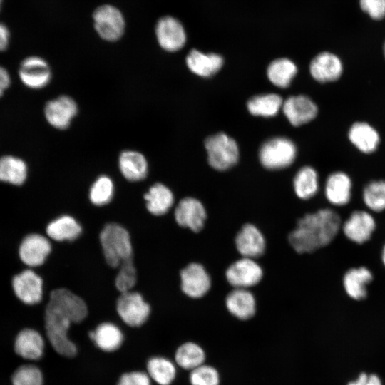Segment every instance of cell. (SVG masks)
Masks as SVG:
<instances>
[{
  "label": "cell",
  "mask_w": 385,
  "mask_h": 385,
  "mask_svg": "<svg viewBox=\"0 0 385 385\" xmlns=\"http://www.w3.org/2000/svg\"><path fill=\"white\" fill-rule=\"evenodd\" d=\"M360 5L374 19L385 16V0H360Z\"/></svg>",
  "instance_id": "42"
},
{
  "label": "cell",
  "mask_w": 385,
  "mask_h": 385,
  "mask_svg": "<svg viewBox=\"0 0 385 385\" xmlns=\"http://www.w3.org/2000/svg\"><path fill=\"white\" fill-rule=\"evenodd\" d=\"M11 84V76L8 71L0 66V97L3 96L5 91L8 89Z\"/></svg>",
  "instance_id": "44"
},
{
  "label": "cell",
  "mask_w": 385,
  "mask_h": 385,
  "mask_svg": "<svg viewBox=\"0 0 385 385\" xmlns=\"http://www.w3.org/2000/svg\"><path fill=\"white\" fill-rule=\"evenodd\" d=\"M113 191L114 186L112 180L106 175H101L90 188V200L95 205H104L111 200Z\"/></svg>",
  "instance_id": "37"
},
{
  "label": "cell",
  "mask_w": 385,
  "mask_h": 385,
  "mask_svg": "<svg viewBox=\"0 0 385 385\" xmlns=\"http://www.w3.org/2000/svg\"><path fill=\"white\" fill-rule=\"evenodd\" d=\"M384 52H385V47H384Z\"/></svg>",
  "instance_id": "48"
},
{
  "label": "cell",
  "mask_w": 385,
  "mask_h": 385,
  "mask_svg": "<svg viewBox=\"0 0 385 385\" xmlns=\"http://www.w3.org/2000/svg\"><path fill=\"white\" fill-rule=\"evenodd\" d=\"M1 3H2V0H0V8H1Z\"/></svg>",
  "instance_id": "47"
},
{
  "label": "cell",
  "mask_w": 385,
  "mask_h": 385,
  "mask_svg": "<svg viewBox=\"0 0 385 385\" xmlns=\"http://www.w3.org/2000/svg\"><path fill=\"white\" fill-rule=\"evenodd\" d=\"M137 282V272L132 258L123 262L115 279V285L120 293L130 292Z\"/></svg>",
  "instance_id": "38"
},
{
  "label": "cell",
  "mask_w": 385,
  "mask_h": 385,
  "mask_svg": "<svg viewBox=\"0 0 385 385\" xmlns=\"http://www.w3.org/2000/svg\"><path fill=\"white\" fill-rule=\"evenodd\" d=\"M82 232L80 224L71 216L63 215L46 227L48 236L56 241L74 240Z\"/></svg>",
  "instance_id": "30"
},
{
  "label": "cell",
  "mask_w": 385,
  "mask_h": 385,
  "mask_svg": "<svg viewBox=\"0 0 385 385\" xmlns=\"http://www.w3.org/2000/svg\"><path fill=\"white\" fill-rule=\"evenodd\" d=\"M77 113L76 102L66 95L50 100L44 107V115L47 122L58 130L68 128Z\"/></svg>",
  "instance_id": "11"
},
{
  "label": "cell",
  "mask_w": 385,
  "mask_h": 385,
  "mask_svg": "<svg viewBox=\"0 0 385 385\" xmlns=\"http://www.w3.org/2000/svg\"><path fill=\"white\" fill-rule=\"evenodd\" d=\"M376 227V220L371 212L357 210L342 224L341 230L349 241L362 245L371 239Z\"/></svg>",
  "instance_id": "8"
},
{
  "label": "cell",
  "mask_w": 385,
  "mask_h": 385,
  "mask_svg": "<svg viewBox=\"0 0 385 385\" xmlns=\"http://www.w3.org/2000/svg\"><path fill=\"white\" fill-rule=\"evenodd\" d=\"M155 35L160 46L169 52L181 49L185 44L187 38L181 22L170 16H163L158 21Z\"/></svg>",
  "instance_id": "10"
},
{
  "label": "cell",
  "mask_w": 385,
  "mask_h": 385,
  "mask_svg": "<svg viewBox=\"0 0 385 385\" xmlns=\"http://www.w3.org/2000/svg\"><path fill=\"white\" fill-rule=\"evenodd\" d=\"M27 173L26 163L22 159L9 155L0 158V181L21 185L25 182Z\"/></svg>",
  "instance_id": "29"
},
{
  "label": "cell",
  "mask_w": 385,
  "mask_h": 385,
  "mask_svg": "<svg viewBox=\"0 0 385 385\" xmlns=\"http://www.w3.org/2000/svg\"><path fill=\"white\" fill-rule=\"evenodd\" d=\"M297 72L295 63L290 59L281 58L274 60L269 65L267 75L274 86L284 88L288 87Z\"/></svg>",
  "instance_id": "33"
},
{
  "label": "cell",
  "mask_w": 385,
  "mask_h": 385,
  "mask_svg": "<svg viewBox=\"0 0 385 385\" xmlns=\"http://www.w3.org/2000/svg\"><path fill=\"white\" fill-rule=\"evenodd\" d=\"M381 258V262L384 266L385 267V244L382 247Z\"/></svg>",
  "instance_id": "46"
},
{
  "label": "cell",
  "mask_w": 385,
  "mask_h": 385,
  "mask_svg": "<svg viewBox=\"0 0 385 385\" xmlns=\"http://www.w3.org/2000/svg\"><path fill=\"white\" fill-rule=\"evenodd\" d=\"M347 385H381L380 379L375 374L361 373L357 379Z\"/></svg>",
  "instance_id": "43"
},
{
  "label": "cell",
  "mask_w": 385,
  "mask_h": 385,
  "mask_svg": "<svg viewBox=\"0 0 385 385\" xmlns=\"http://www.w3.org/2000/svg\"><path fill=\"white\" fill-rule=\"evenodd\" d=\"M339 215L332 209L323 208L307 213L298 220L288 240L298 253H310L331 243L342 227Z\"/></svg>",
  "instance_id": "2"
},
{
  "label": "cell",
  "mask_w": 385,
  "mask_h": 385,
  "mask_svg": "<svg viewBox=\"0 0 385 385\" xmlns=\"http://www.w3.org/2000/svg\"><path fill=\"white\" fill-rule=\"evenodd\" d=\"M352 182L344 172L330 174L325 183L324 195L327 201L337 207L345 206L351 199Z\"/></svg>",
  "instance_id": "19"
},
{
  "label": "cell",
  "mask_w": 385,
  "mask_h": 385,
  "mask_svg": "<svg viewBox=\"0 0 385 385\" xmlns=\"http://www.w3.org/2000/svg\"><path fill=\"white\" fill-rule=\"evenodd\" d=\"M210 165L217 170H225L235 165L239 158V148L235 140L226 133L209 136L205 141Z\"/></svg>",
  "instance_id": "4"
},
{
  "label": "cell",
  "mask_w": 385,
  "mask_h": 385,
  "mask_svg": "<svg viewBox=\"0 0 385 385\" xmlns=\"http://www.w3.org/2000/svg\"><path fill=\"white\" fill-rule=\"evenodd\" d=\"M147 374L159 385H170L176 376L175 365L163 356H153L146 364Z\"/></svg>",
  "instance_id": "32"
},
{
  "label": "cell",
  "mask_w": 385,
  "mask_h": 385,
  "mask_svg": "<svg viewBox=\"0 0 385 385\" xmlns=\"http://www.w3.org/2000/svg\"><path fill=\"white\" fill-rule=\"evenodd\" d=\"M93 19L94 28L99 36L107 41H115L121 38L125 31V19L121 11L111 4L97 7Z\"/></svg>",
  "instance_id": "6"
},
{
  "label": "cell",
  "mask_w": 385,
  "mask_h": 385,
  "mask_svg": "<svg viewBox=\"0 0 385 385\" xmlns=\"http://www.w3.org/2000/svg\"><path fill=\"white\" fill-rule=\"evenodd\" d=\"M189 380L191 385H220V383L217 370L205 364L190 371Z\"/></svg>",
  "instance_id": "40"
},
{
  "label": "cell",
  "mask_w": 385,
  "mask_h": 385,
  "mask_svg": "<svg viewBox=\"0 0 385 385\" xmlns=\"http://www.w3.org/2000/svg\"><path fill=\"white\" fill-rule=\"evenodd\" d=\"M44 346V340L39 332L33 329H24L16 336L14 349L20 356L37 360L42 356Z\"/></svg>",
  "instance_id": "26"
},
{
  "label": "cell",
  "mask_w": 385,
  "mask_h": 385,
  "mask_svg": "<svg viewBox=\"0 0 385 385\" xmlns=\"http://www.w3.org/2000/svg\"><path fill=\"white\" fill-rule=\"evenodd\" d=\"M282 104L283 101L279 95L268 93L253 96L247 101V106L253 115L272 117L277 114Z\"/></svg>",
  "instance_id": "35"
},
{
  "label": "cell",
  "mask_w": 385,
  "mask_h": 385,
  "mask_svg": "<svg viewBox=\"0 0 385 385\" xmlns=\"http://www.w3.org/2000/svg\"><path fill=\"white\" fill-rule=\"evenodd\" d=\"M13 385H43L41 371L34 365H24L19 367L12 376Z\"/></svg>",
  "instance_id": "39"
},
{
  "label": "cell",
  "mask_w": 385,
  "mask_h": 385,
  "mask_svg": "<svg viewBox=\"0 0 385 385\" xmlns=\"http://www.w3.org/2000/svg\"><path fill=\"white\" fill-rule=\"evenodd\" d=\"M223 62V58L217 53H205L197 49L191 50L186 57V64L190 71L205 78L211 77L219 71Z\"/></svg>",
  "instance_id": "23"
},
{
  "label": "cell",
  "mask_w": 385,
  "mask_h": 385,
  "mask_svg": "<svg viewBox=\"0 0 385 385\" xmlns=\"http://www.w3.org/2000/svg\"><path fill=\"white\" fill-rule=\"evenodd\" d=\"M235 242L242 257L254 259L262 255L265 250V240L262 233L252 224H245L241 227Z\"/></svg>",
  "instance_id": "20"
},
{
  "label": "cell",
  "mask_w": 385,
  "mask_h": 385,
  "mask_svg": "<svg viewBox=\"0 0 385 385\" xmlns=\"http://www.w3.org/2000/svg\"><path fill=\"white\" fill-rule=\"evenodd\" d=\"M103 253L108 265L117 267L132 258L133 247L128 232L117 223H108L100 233Z\"/></svg>",
  "instance_id": "3"
},
{
  "label": "cell",
  "mask_w": 385,
  "mask_h": 385,
  "mask_svg": "<svg viewBox=\"0 0 385 385\" xmlns=\"http://www.w3.org/2000/svg\"><path fill=\"white\" fill-rule=\"evenodd\" d=\"M225 305L232 316L241 320L252 318L256 312L255 297L247 289L235 288L226 297Z\"/></svg>",
  "instance_id": "22"
},
{
  "label": "cell",
  "mask_w": 385,
  "mask_h": 385,
  "mask_svg": "<svg viewBox=\"0 0 385 385\" xmlns=\"http://www.w3.org/2000/svg\"><path fill=\"white\" fill-rule=\"evenodd\" d=\"M119 169L123 177L129 181L143 180L148 170L146 158L140 152L127 150L121 152L118 158Z\"/></svg>",
  "instance_id": "24"
},
{
  "label": "cell",
  "mask_w": 385,
  "mask_h": 385,
  "mask_svg": "<svg viewBox=\"0 0 385 385\" xmlns=\"http://www.w3.org/2000/svg\"><path fill=\"white\" fill-rule=\"evenodd\" d=\"M364 205L370 211L381 212L385 210V180H373L369 183L362 192Z\"/></svg>",
  "instance_id": "36"
},
{
  "label": "cell",
  "mask_w": 385,
  "mask_h": 385,
  "mask_svg": "<svg viewBox=\"0 0 385 385\" xmlns=\"http://www.w3.org/2000/svg\"><path fill=\"white\" fill-rule=\"evenodd\" d=\"M51 250L49 240L39 234H30L22 240L19 255L21 260L29 267L42 265Z\"/></svg>",
  "instance_id": "17"
},
{
  "label": "cell",
  "mask_w": 385,
  "mask_h": 385,
  "mask_svg": "<svg viewBox=\"0 0 385 385\" xmlns=\"http://www.w3.org/2000/svg\"><path fill=\"white\" fill-rule=\"evenodd\" d=\"M10 34L8 28L0 23V51L6 50L9 46Z\"/></svg>",
  "instance_id": "45"
},
{
  "label": "cell",
  "mask_w": 385,
  "mask_h": 385,
  "mask_svg": "<svg viewBox=\"0 0 385 385\" xmlns=\"http://www.w3.org/2000/svg\"><path fill=\"white\" fill-rule=\"evenodd\" d=\"M206 354L202 347L192 342L182 344L175 353L177 365L189 371L204 364Z\"/></svg>",
  "instance_id": "31"
},
{
  "label": "cell",
  "mask_w": 385,
  "mask_h": 385,
  "mask_svg": "<svg viewBox=\"0 0 385 385\" xmlns=\"http://www.w3.org/2000/svg\"><path fill=\"white\" fill-rule=\"evenodd\" d=\"M373 278L371 271L366 267L349 268L342 278L344 292L354 300H362L367 296V286L372 282Z\"/></svg>",
  "instance_id": "21"
},
{
  "label": "cell",
  "mask_w": 385,
  "mask_h": 385,
  "mask_svg": "<svg viewBox=\"0 0 385 385\" xmlns=\"http://www.w3.org/2000/svg\"><path fill=\"white\" fill-rule=\"evenodd\" d=\"M263 276V270L254 259L242 257L231 264L225 277L234 288L248 289L258 284Z\"/></svg>",
  "instance_id": "9"
},
{
  "label": "cell",
  "mask_w": 385,
  "mask_h": 385,
  "mask_svg": "<svg viewBox=\"0 0 385 385\" xmlns=\"http://www.w3.org/2000/svg\"><path fill=\"white\" fill-rule=\"evenodd\" d=\"M296 155L294 143L284 137H276L265 141L259 152L262 165L270 170L288 167L294 162Z\"/></svg>",
  "instance_id": "5"
},
{
  "label": "cell",
  "mask_w": 385,
  "mask_h": 385,
  "mask_svg": "<svg viewBox=\"0 0 385 385\" xmlns=\"http://www.w3.org/2000/svg\"><path fill=\"white\" fill-rule=\"evenodd\" d=\"M21 81L31 89H41L46 86L51 78L48 63L42 58L32 56L24 59L19 69Z\"/></svg>",
  "instance_id": "12"
},
{
  "label": "cell",
  "mask_w": 385,
  "mask_h": 385,
  "mask_svg": "<svg viewBox=\"0 0 385 385\" xmlns=\"http://www.w3.org/2000/svg\"><path fill=\"white\" fill-rule=\"evenodd\" d=\"M294 190L296 195L302 200L313 197L319 190L317 171L310 166L302 168L294 178Z\"/></svg>",
  "instance_id": "34"
},
{
  "label": "cell",
  "mask_w": 385,
  "mask_h": 385,
  "mask_svg": "<svg viewBox=\"0 0 385 385\" xmlns=\"http://www.w3.org/2000/svg\"><path fill=\"white\" fill-rule=\"evenodd\" d=\"M117 385H151V379L147 372L133 371L122 374Z\"/></svg>",
  "instance_id": "41"
},
{
  "label": "cell",
  "mask_w": 385,
  "mask_h": 385,
  "mask_svg": "<svg viewBox=\"0 0 385 385\" xmlns=\"http://www.w3.org/2000/svg\"><path fill=\"white\" fill-rule=\"evenodd\" d=\"M207 218L202 203L196 198L188 197L181 200L175 210V219L181 227L195 232L200 231Z\"/></svg>",
  "instance_id": "14"
},
{
  "label": "cell",
  "mask_w": 385,
  "mask_h": 385,
  "mask_svg": "<svg viewBox=\"0 0 385 385\" xmlns=\"http://www.w3.org/2000/svg\"><path fill=\"white\" fill-rule=\"evenodd\" d=\"M282 111L289 123L299 126L313 120L317 114V106L308 96H290L282 104Z\"/></svg>",
  "instance_id": "16"
},
{
  "label": "cell",
  "mask_w": 385,
  "mask_h": 385,
  "mask_svg": "<svg viewBox=\"0 0 385 385\" xmlns=\"http://www.w3.org/2000/svg\"><path fill=\"white\" fill-rule=\"evenodd\" d=\"M309 71L313 78L318 82H332L340 78L343 65L335 54L322 52L312 60Z\"/></svg>",
  "instance_id": "18"
},
{
  "label": "cell",
  "mask_w": 385,
  "mask_h": 385,
  "mask_svg": "<svg viewBox=\"0 0 385 385\" xmlns=\"http://www.w3.org/2000/svg\"><path fill=\"white\" fill-rule=\"evenodd\" d=\"M116 309L120 319L133 327L143 325L150 314V307L142 295L132 291L121 293L117 300Z\"/></svg>",
  "instance_id": "7"
},
{
  "label": "cell",
  "mask_w": 385,
  "mask_h": 385,
  "mask_svg": "<svg viewBox=\"0 0 385 385\" xmlns=\"http://www.w3.org/2000/svg\"><path fill=\"white\" fill-rule=\"evenodd\" d=\"M181 289L191 298H200L210 289L211 279L205 267L196 262L188 265L180 271Z\"/></svg>",
  "instance_id": "13"
},
{
  "label": "cell",
  "mask_w": 385,
  "mask_h": 385,
  "mask_svg": "<svg viewBox=\"0 0 385 385\" xmlns=\"http://www.w3.org/2000/svg\"><path fill=\"white\" fill-rule=\"evenodd\" d=\"M348 136L350 142L361 152L371 153L379 144L378 132L366 122H356L349 128Z\"/></svg>",
  "instance_id": "27"
},
{
  "label": "cell",
  "mask_w": 385,
  "mask_h": 385,
  "mask_svg": "<svg viewBox=\"0 0 385 385\" xmlns=\"http://www.w3.org/2000/svg\"><path fill=\"white\" fill-rule=\"evenodd\" d=\"M89 338L96 346L106 352L118 349L123 342V334L120 328L111 322H103L89 332Z\"/></svg>",
  "instance_id": "25"
},
{
  "label": "cell",
  "mask_w": 385,
  "mask_h": 385,
  "mask_svg": "<svg viewBox=\"0 0 385 385\" xmlns=\"http://www.w3.org/2000/svg\"><path fill=\"white\" fill-rule=\"evenodd\" d=\"M148 210L154 215L165 214L173 206L174 196L172 191L164 184L153 185L144 195Z\"/></svg>",
  "instance_id": "28"
},
{
  "label": "cell",
  "mask_w": 385,
  "mask_h": 385,
  "mask_svg": "<svg viewBox=\"0 0 385 385\" xmlns=\"http://www.w3.org/2000/svg\"><path fill=\"white\" fill-rule=\"evenodd\" d=\"M88 314L82 298L65 288L53 290L45 310L47 337L54 350L66 357H73L77 346L68 336L73 323H79Z\"/></svg>",
  "instance_id": "1"
},
{
  "label": "cell",
  "mask_w": 385,
  "mask_h": 385,
  "mask_svg": "<svg viewBox=\"0 0 385 385\" xmlns=\"http://www.w3.org/2000/svg\"><path fill=\"white\" fill-rule=\"evenodd\" d=\"M12 287L16 296L25 304H35L42 299V279L31 270H24L15 275Z\"/></svg>",
  "instance_id": "15"
}]
</instances>
